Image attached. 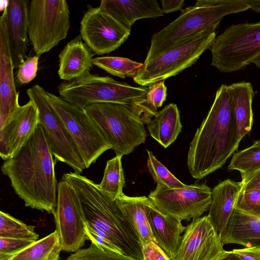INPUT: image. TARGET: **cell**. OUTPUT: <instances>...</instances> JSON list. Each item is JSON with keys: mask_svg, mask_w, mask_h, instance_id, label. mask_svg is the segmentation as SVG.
Returning a JSON list of instances; mask_svg holds the SVG:
<instances>
[{"mask_svg": "<svg viewBox=\"0 0 260 260\" xmlns=\"http://www.w3.org/2000/svg\"><path fill=\"white\" fill-rule=\"evenodd\" d=\"M53 156L39 123L20 149L1 167L3 174L9 178L25 206L50 214L56 209L58 186Z\"/></svg>", "mask_w": 260, "mask_h": 260, "instance_id": "1", "label": "cell"}, {"mask_svg": "<svg viewBox=\"0 0 260 260\" xmlns=\"http://www.w3.org/2000/svg\"><path fill=\"white\" fill-rule=\"evenodd\" d=\"M240 142L231 91L222 84L190 144L187 166L191 176L201 179L222 167Z\"/></svg>", "mask_w": 260, "mask_h": 260, "instance_id": "2", "label": "cell"}, {"mask_svg": "<svg viewBox=\"0 0 260 260\" xmlns=\"http://www.w3.org/2000/svg\"><path fill=\"white\" fill-rule=\"evenodd\" d=\"M62 179L75 190L82 207L85 230L104 239L120 253L143 260L139 236L116 200L101 190L91 180L75 172Z\"/></svg>", "mask_w": 260, "mask_h": 260, "instance_id": "3", "label": "cell"}, {"mask_svg": "<svg viewBox=\"0 0 260 260\" xmlns=\"http://www.w3.org/2000/svg\"><path fill=\"white\" fill-rule=\"evenodd\" d=\"M250 9L245 0H198L177 18L154 34L145 61L201 32L215 30L222 19Z\"/></svg>", "mask_w": 260, "mask_h": 260, "instance_id": "4", "label": "cell"}, {"mask_svg": "<svg viewBox=\"0 0 260 260\" xmlns=\"http://www.w3.org/2000/svg\"><path fill=\"white\" fill-rule=\"evenodd\" d=\"M61 98L79 108L98 103H116L132 108L140 117L141 105L148 88L133 86L109 76L88 74L61 83L57 87Z\"/></svg>", "mask_w": 260, "mask_h": 260, "instance_id": "5", "label": "cell"}, {"mask_svg": "<svg viewBox=\"0 0 260 260\" xmlns=\"http://www.w3.org/2000/svg\"><path fill=\"white\" fill-rule=\"evenodd\" d=\"M84 109L116 155H127L145 142L144 122L132 108L116 103H98Z\"/></svg>", "mask_w": 260, "mask_h": 260, "instance_id": "6", "label": "cell"}, {"mask_svg": "<svg viewBox=\"0 0 260 260\" xmlns=\"http://www.w3.org/2000/svg\"><path fill=\"white\" fill-rule=\"evenodd\" d=\"M216 36L215 30L201 32L144 61L134 81L146 87L178 74L193 65L210 48Z\"/></svg>", "mask_w": 260, "mask_h": 260, "instance_id": "7", "label": "cell"}, {"mask_svg": "<svg viewBox=\"0 0 260 260\" xmlns=\"http://www.w3.org/2000/svg\"><path fill=\"white\" fill-rule=\"evenodd\" d=\"M210 49L211 65L220 72L244 69L260 55V21L229 26L216 37Z\"/></svg>", "mask_w": 260, "mask_h": 260, "instance_id": "8", "label": "cell"}, {"mask_svg": "<svg viewBox=\"0 0 260 260\" xmlns=\"http://www.w3.org/2000/svg\"><path fill=\"white\" fill-rule=\"evenodd\" d=\"M70 27V11L66 1L29 2L28 39L37 55L48 52L65 39Z\"/></svg>", "mask_w": 260, "mask_h": 260, "instance_id": "9", "label": "cell"}, {"mask_svg": "<svg viewBox=\"0 0 260 260\" xmlns=\"http://www.w3.org/2000/svg\"><path fill=\"white\" fill-rule=\"evenodd\" d=\"M42 87L35 85L26 90L29 99L37 107L39 123L43 127L53 156L81 174L86 169L85 163L74 140L51 104Z\"/></svg>", "mask_w": 260, "mask_h": 260, "instance_id": "10", "label": "cell"}, {"mask_svg": "<svg viewBox=\"0 0 260 260\" xmlns=\"http://www.w3.org/2000/svg\"><path fill=\"white\" fill-rule=\"evenodd\" d=\"M49 101L68 130L84 160L86 169L106 151L112 149L84 109L47 92Z\"/></svg>", "mask_w": 260, "mask_h": 260, "instance_id": "11", "label": "cell"}, {"mask_svg": "<svg viewBox=\"0 0 260 260\" xmlns=\"http://www.w3.org/2000/svg\"><path fill=\"white\" fill-rule=\"evenodd\" d=\"M212 190L206 184L195 183L184 188H171L157 184L148 198L164 214L180 220L196 219L209 210Z\"/></svg>", "mask_w": 260, "mask_h": 260, "instance_id": "12", "label": "cell"}, {"mask_svg": "<svg viewBox=\"0 0 260 260\" xmlns=\"http://www.w3.org/2000/svg\"><path fill=\"white\" fill-rule=\"evenodd\" d=\"M53 214L62 250L74 253L81 249L88 240L82 207L74 188L62 178L58 183Z\"/></svg>", "mask_w": 260, "mask_h": 260, "instance_id": "13", "label": "cell"}, {"mask_svg": "<svg viewBox=\"0 0 260 260\" xmlns=\"http://www.w3.org/2000/svg\"><path fill=\"white\" fill-rule=\"evenodd\" d=\"M131 31L99 7H89L80 22V37L95 55L108 54L118 49Z\"/></svg>", "mask_w": 260, "mask_h": 260, "instance_id": "14", "label": "cell"}, {"mask_svg": "<svg viewBox=\"0 0 260 260\" xmlns=\"http://www.w3.org/2000/svg\"><path fill=\"white\" fill-rule=\"evenodd\" d=\"M208 215L186 226L175 255L171 260H217L225 252Z\"/></svg>", "mask_w": 260, "mask_h": 260, "instance_id": "15", "label": "cell"}, {"mask_svg": "<svg viewBox=\"0 0 260 260\" xmlns=\"http://www.w3.org/2000/svg\"><path fill=\"white\" fill-rule=\"evenodd\" d=\"M39 124V114L29 100L20 106L0 129V156L6 160L15 154L28 141Z\"/></svg>", "mask_w": 260, "mask_h": 260, "instance_id": "16", "label": "cell"}, {"mask_svg": "<svg viewBox=\"0 0 260 260\" xmlns=\"http://www.w3.org/2000/svg\"><path fill=\"white\" fill-rule=\"evenodd\" d=\"M7 8L0 18V129L20 107L6 26Z\"/></svg>", "mask_w": 260, "mask_h": 260, "instance_id": "17", "label": "cell"}, {"mask_svg": "<svg viewBox=\"0 0 260 260\" xmlns=\"http://www.w3.org/2000/svg\"><path fill=\"white\" fill-rule=\"evenodd\" d=\"M28 3L26 0H9L7 8V36L14 69H18L25 60L28 51Z\"/></svg>", "mask_w": 260, "mask_h": 260, "instance_id": "18", "label": "cell"}, {"mask_svg": "<svg viewBox=\"0 0 260 260\" xmlns=\"http://www.w3.org/2000/svg\"><path fill=\"white\" fill-rule=\"evenodd\" d=\"M145 211L155 242L172 258L177 252L186 226L180 219L160 211L148 197Z\"/></svg>", "mask_w": 260, "mask_h": 260, "instance_id": "19", "label": "cell"}, {"mask_svg": "<svg viewBox=\"0 0 260 260\" xmlns=\"http://www.w3.org/2000/svg\"><path fill=\"white\" fill-rule=\"evenodd\" d=\"M243 187L242 181L236 182L228 179L212 189L211 202L208 216L220 238L233 213Z\"/></svg>", "mask_w": 260, "mask_h": 260, "instance_id": "20", "label": "cell"}, {"mask_svg": "<svg viewBox=\"0 0 260 260\" xmlns=\"http://www.w3.org/2000/svg\"><path fill=\"white\" fill-rule=\"evenodd\" d=\"M99 7L131 30L137 20L164 15L156 0H102Z\"/></svg>", "mask_w": 260, "mask_h": 260, "instance_id": "21", "label": "cell"}, {"mask_svg": "<svg viewBox=\"0 0 260 260\" xmlns=\"http://www.w3.org/2000/svg\"><path fill=\"white\" fill-rule=\"evenodd\" d=\"M93 54L78 36L68 42L58 55V74L65 81L79 78L89 73Z\"/></svg>", "mask_w": 260, "mask_h": 260, "instance_id": "22", "label": "cell"}, {"mask_svg": "<svg viewBox=\"0 0 260 260\" xmlns=\"http://www.w3.org/2000/svg\"><path fill=\"white\" fill-rule=\"evenodd\" d=\"M220 239L223 245L260 246V219L235 209Z\"/></svg>", "mask_w": 260, "mask_h": 260, "instance_id": "23", "label": "cell"}, {"mask_svg": "<svg viewBox=\"0 0 260 260\" xmlns=\"http://www.w3.org/2000/svg\"><path fill=\"white\" fill-rule=\"evenodd\" d=\"M150 136L166 148L177 138L181 132L180 112L173 103L166 105L147 123Z\"/></svg>", "mask_w": 260, "mask_h": 260, "instance_id": "24", "label": "cell"}, {"mask_svg": "<svg viewBox=\"0 0 260 260\" xmlns=\"http://www.w3.org/2000/svg\"><path fill=\"white\" fill-rule=\"evenodd\" d=\"M228 86L233 100L237 135L241 141L250 132L252 126V103L255 93L250 82L243 81Z\"/></svg>", "mask_w": 260, "mask_h": 260, "instance_id": "25", "label": "cell"}, {"mask_svg": "<svg viewBox=\"0 0 260 260\" xmlns=\"http://www.w3.org/2000/svg\"><path fill=\"white\" fill-rule=\"evenodd\" d=\"M147 197H129L123 193L116 201L137 233L141 244L155 240L147 219L145 203Z\"/></svg>", "mask_w": 260, "mask_h": 260, "instance_id": "26", "label": "cell"}, {"mask_svg": "<svg viewBox=\"0 0 260 260\" xmlns=\"http://www.w3.org/2000/svg\"><path fill=\"white\" fill-rule=\"evenodd\" d=\"M61 250L60 238L55 230L35 241L9 260H58Z\"/></svg>", "mask_w": 260, "mask_h": 260, "instance_id": "27", "label": "cell"}, {"mask_svg": "<svg viewBox=\"0 0 260 260\" xmlns=\"http://www.w3.org/2000/svg\"><path fill=\"white\" fill-rule=\"evenodd\" d=\"M121 156L116 155L107 161L104 176L99 187L116 200L122 193L125 179Z\"/></svg>", "mask_w": 260, "mask_h": 260, "instance_id": "28", "label": "cell"}, {"mask_svg": "<svg viewBox=\"0 0 260 260\" xmlns=\"http://www.w3.org/2000/svg\"><path fill=\"white\" fill-rule=\"evenodd\" d=\"M92 62L94 66L121 78H134L143 65L128 58L108 56L93 58Z\"/></svg>", "mask_w": 260, "mask_h": 260, "instance_id": "29", "label": "cell"}, {"mask_svg": "<svg viewBox=\"0 0 260 260\" xmlns=\"http://www.w3.org/2000/svg\"><path fill=\"white\" fill-rule=\"evenodd\" d=\"M228 169L239 171L242 180L260 169V140L235 153Z\"/></svg>", "mask_w": 260, "mask_h": 260, "instance_id": "30", "label": "cell"}, {"mask_svg": "<svg viewBox=\"0 0 260 260\" xmlns=\"http://www.w3.org/2000/svg\"><path fill=\"white\" fill-rule=\"evenodd\" d=\"M0 237L37 241L39 235L34 226L27 225L10 214L0 211Z\"/></svg>", "mask_w": 260, "mask_h": 260, "instance_id": "31", "label": "cell"}, {"mask_svg": "<svg viewBox=\"0 0 260 260\" xmlns=\"http://www.w3.org/2000/svg\"><path fill=\"white\" fill-rule=\"evenodd\" d=\"M148 89L141 105L140 117L147 124L156 115L157 109L166 101L167 92L164 81L153 83Z\"/></svg>", "mask_w": 260, "mask_h": 260, "instance_id": "32", "label": "cell"}, {"mask_svg": "<svg viewBox=\"0 0 260 260\" xmlns=\"http://www.w3.org/2000/svg\"><path fill=\"white\" fill-rule=\"evenodd\" d=\"M147 151V167L155 182L171 188H184L187 186V184L182 183L171 173L151 151Z\"/></svg>", "mask_w": 260, "mask_h": 260, "instance_id": "33", "label": "cell"}, {"mask_svg": "<svg viewBox=\"0 0 260 260\" xmlns=\"http://www.w3.org/2000/svg\"><path fill=\"white\" fill-rule=\"evenodd\" d=\"M67 260H137L117 251L102 248L93 243L71 254Z\"/></svg>", "mask_w": 260, "mask_h": 260, "instance_id": "34", "label": "cell"}, {"mask_svg": "<svg viewBox=\"0 0 260 260\" xmlns=\"http://www.w3.org/2000/svg\"><path fill=\"white\" fill-rule=\"evenodd\" d=\"M235 209L260 219V187L242 190Z\"/></svg>", "mask_w": 260, "mask_h": 260, "instance_id": "35", "label": "cell"}, {"mask_svg": "<svg viewBox=\"0 0 260 260\" xmlns=\"http://www.w3.org/2000/svg\"><path fill=\"white\" fill-rule=\"evenodd\" d=\"M35 241H36L0 237V260H9Z\"/></svg>", "mask_w": 260, "mask_h": 260, "instance_id": "36", "label": "cell"}, {"mask_svg": "<svg viewBox=\"0 0 260 260\" xmlns=\"http://www.w3.org/2000/svg\"><path fill=\"white\" fill-rule=\"evenodd\" d=\"M39 56L36 55L27 58L19 67L17 79L21 84H27L34 80L37 76Z\"/></svg>", "mask_w": 260, "mask_h": 260, "instance_id": "37", "label": "cell"}, {"mask_svg": "<svg viewBox=\"0 0 260 260\" xmlns=\"http://www.w3.org/2000/svg\"><path fill=\"white\" fill-rule=\"evenodd\" d=\"M143 260H171L163 249L153 241L142 244Z\"/></svg>", "mask_w": 260, "mask_h": 260, "instance_id": "38", "label": "cell"}, {"mask_svg": "<svg viewBox=\"0 0 260 260\" xmlns=\"http://www.w3.org/2000/svg\"><path fill=\"white\" fill-rule=\"evenodd\" d=\"M242 260H260V246L232 250Z\"/></svg>", "mask_w": 260, "mask_h": 260, "instance_id": "39", "label": "cell"}, {"mask_svg": "<svg viewBox=\"0 0 260 260\" xmlns=\"http://www.w3.org/2000/svg\"><path fill=\"white\" fill-rule=\"evenodd\" d=\"M183 0H161V10L164 14L182 10L184 5Z\"/></svg>", "mask_w": 260, "mask_h": 260, "instance_id": "40", "label": "cell"}, {"mask_svg": "<svg viewBox=\"0 0 260 260\" xmlns=\"http://www.w3.org/2000/svg\"><path fill=\"white\" fill-rule=\"evenodd\" d=\"M243 187L242 190L246 191L260 187V169L242 180Z\"/></svg>", "mask_w": 260, "mask_h": 260, "instance_id": "41", "label": "cell"}, {"mask_svg": "<svg viewBox=\"0 0 260 260\" xmlns=\"http://www.w3.org/2000/svg\"><path fill=\"white\" fill-rule=\"evenodd\" d=\"M249 6L250 10L257 13H260V0H245Z\"/></svg>", "mask_w": 260, "mask_h": 260, "instance_id": "42", "label": "cell"}, {"mask_svg": "<svg viewBox=\"0 0 260 260\" xmlns=\"http://www.w3.org/2000/svg\"><path fill=\"white\" fill-rule=\"evenodd\" d=\"M217 260H242L235 254L232 250L226 252Z\"/></svg>", "mask_w": 260, "mask_h": 260, "instance_id": "43", "label": "cell"}, {"mask_svg": "<svg viewBox=\"0 0 260 260\" xmlns=\"http://www.w3.org/2000/svg\"><path fill=\"white\" fill-rule=\"evenodd\" d=\"M252 63H254L257 67L260 68V55L255 58L253 60Z\"/></svg>", "mask_w": 260, "mask_h": 260, "instance_id": "44", "label": "cell"}]
</instances>
